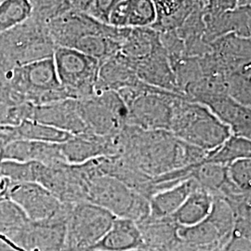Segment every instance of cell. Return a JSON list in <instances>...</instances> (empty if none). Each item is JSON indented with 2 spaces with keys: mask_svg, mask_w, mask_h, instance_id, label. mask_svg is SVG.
Instances as JSON below:
<instances>
[{
  "mask_svg": "<svg viewBox=\"0 0 251 251\" xmlns=\"http://www.w3.org/2000/svg\"><path fill=\"white\" fill-rule=\"evenodd\" d=\"M238 7H251V0H237Z\"/></svg>",
  "mask_w": 251,
  "mask_h": 251,
  "instance_id": "37",
  "label": "cell"
},
{
  "mask_svg": "<svg viewBox=\"0 0 251 251\" xmlns=\"http://www.w3.org/2000/svg\"><path fill=\"white\" fill-rule=\"evenodd\" d=\"M33 15L30 0H2L0 3V35L26 22Z\"/></svg>",
  "mask_w": 251,
  "mask_h": 251,
  "instance_id": "24",
  "label": "cell"
},
{
  "mask_svg": "<svg viewBox=\"0 0 251 251\" xmlns=\"http://www.w3.org/2000/svg\"><path fill=\"white\" fill-rule=\"evenodd\" d=\"M141 82L135 72L134 63L117 52L100 63L95 92L103 90L117 92L126 88L135 87Z\"/></svg>",
  "mask_w": 251,
  "mask_h": 251,
  "instance_id": "16",
  "label": "cell"
},
{
  "mask_svg": "<svg viewBox=\"0 0 251 251\" xmlns=\"http://www.w3.org/2000/svg\"><path fill=\"white\" fill-rule=\"evenodd\" d=\"M8 198L18 205L31 221L52 218L64 205L53 194L36 182L11 183Z\"/></svg>",
  "mask_w": 251,
  "mask_h": 251,
  "instance_id": "11",
  "label": "cell"
},
{
  "mask_svg": "<svg viewBox=\"0 0 251 251\" xmlns=\"http://www.w3.org/2000/svg\"><path fill=\"white\" fill-rule=\"evenodd\" d=\"M31 120L71 135L87 133L77 100L64 99L42 105H34Z\"/></svg>",
  "mask_w": 251,
  "mask_h": 251,
  "instance_id": "12",
  "label": "cell"
},
{
  "mask_svg": "<svg viewBox=\"0 0 251 251\" xmlns=\"http://www.w3.org/2000/svg\"><path fill=\"white\" fill-rule=\"evenodd\" d=\"M71 8L90 17L93 15L95 0H68Z\"/></svg>",
  "mask_w": 251,
  "mask_h": 251,
  "instance_id": "34",
  "label": "cell"
},
{
  "mask_svg": "<svg viewBox=\"0 0 251 251\" xmlns=\"http://www.w3.org/2000/svg\"><path fill=\"white\" fill-rule=\"evenodd\" d=\"M154 1H155V0H153V2H154Z\"/></svg>",
  "mask_w": 251,
  "mask_h": 251,
  "instance_id": "40",
  "label": "cell"
},
{
  "mask_svg": "<svg viewBox=\"0 0 251 251\" xmlns=\"http://www.w3.org/2000/svg\"><path fill=\"white\" fill-rule=\"evenodd\" d=\"M242 158H251V140L231 135L215 150L206 152L203 161L229 166Z\"/></svg>",
  "mask_w": 251,
  "mask_h": 251,
  "instance_id": "23",
  "label": "cell"
},
{
  "mask_svg": "<svg viewBox=\"0 0 251 251\" xmlns=\"http://www.w3.org/2000/svg\"><path fill=\"white\" fill-rule=\"evenodd\" d=\"M20 140L17 126L0 125V150L8 144Z\"/></svg>",
  "mask_w": 251,
  "mask_h": 251,
  "instance_id": "33",
  "label": "cell"
},
{
  "mask_svg": "<svg viewBox=\"0 0 251 251\" xmlns=\"http://www.w3.org/2000/svg\"><path fill=\"white\" fill-rule=\"evenodd\" d=\"M53 61L59 81L70 99H85L95 93L98 60L73 49L56 47Z\"/></svg>",
  "mask_w": 251,
  "mask_h": 251,
  "instance_id": "8",
  "label": "cell"
},
{
  "mask_svg": "<svg viewBox=\"0 0 251 251\" xmlns=\"http://www.w3.org/2000/svg\"></svg>",
  "mask_w": 251,
  "mask_h": 251,
  "instance_id": "41",
  "label": "cell"
},
{
  "mask_svg": "<svg viewBox=\"0 0 251 251\" xmlns=\"http://www.w3.org/2000/svg\"><path fill=\"white\" fill-rule=\"evenodd\" d=\"M128 28H146L156 24L158 14L153 0H126Z\"/></svg>",
  "mask_w": 251,
  "mask_h": 251,
  "instance_id": "27",
  "label": "cell"
},
{
  "mask_svg": "<svg viewBox=\"0 0 251 251\" xmlns=\"http://www.w3.org/2000/svg\"><path fill=\"white\" fill-rule=\"evenodd\" d=\"M77 101L87 133L114 137L128 125V110L117 91H97Z\"/></svg>",
  "mask_w": 251,
  "mask_h": 251,
  "instance_id": "9",
  "label": "cell"
},
{
  "mask_svg": "<svg viewBox=\"0 0 251 251\" xmlns=\"http://www.w3.org/2000/svg\"><path fill=\"white\" fill-rule=\"evenodd\" d=\"M206 107L230 128L232 135L251 140V107L237 102L229 95L212 100Z\"/></svg>",
  "mask_w": 251,
  "mask_h": 251,
  "instance_id": "18",
  "label": "cell"
},
{
  "mask_svg": "<svg viewBox=\"0 0 251 251\" xmlns=\"http://www.w3.org/2000/svg\"><path fill=\"white\" fill-rule=\"evenodd\" d=\"M116 136L101 137L92 133L72 135L61 144L63 157L68 164L78 165L96 158L116 156Z\"/></svg>",
  "mask_w": 251,
  "mask_h": 251,
  "instance_id": "13",
  "label": "cell"
},
{
  "mask_svg": "<svg viewBox=\"0 0 251 251\" xmlns=\"http://www.w3.org/2000/svg\"><path fill=\"white\" fill-rule=\"evenodd\" d=\"M9 96L16 103L42 105L70 99L55 69L53 57L36 61L6 73Z\"/></svg>",
  "mask_w": 251,
  "mask_h": 251,
  "instance_id": "3",
  "label": "cell"
},
{
  "mask_svg": "<svg viewBox=\"0 0 251 251\" xmlns=\"http://www.w3.org/2000/svg\"><path fill=\"white\" fill-rule=\"evenodd\" d=\"M69 206L64 204L63 209L52 218L30 221L13 248L19 251H63Z\"/></svg>",
  "mask_w": 251,
  "mask_h": 251,
  "instance_id": "10",
  "label": "cell"
},
{
  "mask_svg": "<svg viewBox=\"0 0 251 251\" xmlns=\"http://www.w3.org/2000/svg\"><path fill=\"white\" fill-rule=\"evenodd\" d=\"M212 204L213 196L205 189L197 186L171 218L176 225L181 227L198 225L209 215Z\"/></svg>",
  "mask_w": 251,
  "mask_h": 251,
  "instance_id": "20",
  "label": "cell"
},
{
  "mask_svg": "<svg viewBox=\"0 0 251 251\" xmlns=\"http://www.w3.org/2000/svg\"><path fill=\"white\" fill-rule=\"evenodd\" d=\"M43 164L37 162L0 161V174L11 183L36 182L40 179L44 169Z\"/></svg>",
  "mask_w": 251,
  "mask_h": 251,
  "instance_id": "26",
  "label": "cell"
},
{
  "mask_svg": "<svg viewBox=\"0 0 251 251\" xmlns=\"http://www.w3.org/2000/svg\"><path fill=\"white\" fill-rule=\"evenodd\" d=\"M3 199H7V198H2V197L0 196V201H1V200H3Z\"/></svg>",
  "mask_w": 251,
  "mask_h": 251,
  "instance_id": "38",
  "label": "cell"
},
{
  "mask_svg": "<svg viewBox=\"0 0 251 251\" xmlns=\"http://www.w3.org/2000/svg\"><path fill=\"white\" fill-rule=\"evenodd\" d=\"M1 1H2V0H0V3H1Z\"/></svg>",
  "mask_w": 251,
  "mask_h": 251,
  "instance_id": "39",
  "label": "cell"
},
{
  "mask_svg": "<svg viewBox=\"0 0 251 251\" xmlns=\"http://www.w3.org/2000/svg\"><path fill=\"white\" fill-rule=\"evenodd\" d=\"M20 140L51 144H63L72 135L33 120H25L17 126Z\"/></svg>",
  "mask_w": 251,
  "mask_h": 251,
  "instance_id": "25",
  "label": "cell"
},
{
  "mask_svg": "<svg viewBox=\"0 0 251 251\" xmlns=\"http://www.w3.org/2000/svg\"><path fill=\"white\" fill-rule=\"evenodd\" d=\"M37 162L46 166L68 164L63 157L61 144L18 140L0 150V161Z\"/></svg>",
  "mask_w": 251,
  "mask_h": 251,
  "instance_id": "14",
  "label": "cell"
},
{
  "mask_svg": "<svg viewBox=\"0 0 251 251\" xmlns=\"http://www.w3.org/2000/svg\"><path fill=\"white\" fill-rule=\"evenodd\" d=\"M115 219L107 210L90 202L70 204L63 251H90L107 233Z\"/></svg>",
  "mask_w": 251,
  "mask_h": 251,
  "instance_id": "7",
  "label": "cell"
},
{
  "mask_svg": "<svg viewBox=\"0 0 251 251\" xmlns=\"http://www.w3.org/2000/svg\"><path fill=\"white\" fill-rule=\"evenodd\" d=\"M31 220L9 198L0 201V237L12 247Z\"/></svg>",
  "mask_w": 251,
  "mask_h": 251,
  "instance_id": "22",
  "label": "cell"
},
{
  "mask_svg": "<svg viewBox=\"0 0 251 251\" xmlns=\"http://www.w3.org/2000/svg\"><path fill=\"white\" fill-rule=\"evenodd\" d=\"M10 180L0 174V196L2 198H8V192L10 188Z\"/></svg>",
  "mask_w": 251,
  "mask_h": 251,
  "instance_id": "35",
  "label": "cell"
},
{
  "mask_svg": "<svg viewBox=\"0 0 251 251\" xmlns=\"http://www.w3.org/2000/svg\"><path fill=\"white\" fill-rule=\"evenodd\" d=\"M227 93L232 99L251 107V66L225 74Z\"/></svg>",
  "mask_w": 251,
  "mask_h": 251,
  "instance_id": "28",
  "label": "cell"
},
{
  "mask_svg": "<svg viewBox=\"0 0 251 251\" xmlns=\"http://www.w3.org/2000/svg\"><path fill=\"white\" fill-rule=\"evenodd\" d=\"M134 68L138 78L144 84L181 94L178 89L171 62L162 44L152 54L136 62Z\"/></svg>",
  "mask_w": 251,
  "mask_h": 251,
  "instance_id": "15",
  "label": "cell"
},
{
  "mask_svg": "<svg viewBox=\"0 0 251 251\" xmlns=\"http://www.w3.org/2000/svg\"><path fill=\"white\" fill-rule=\"evenodd\" d=\"M197 186L194 179H189L154 193L149 199V217L152 219L170 218L179 209Z\"/></svg>",
  "mask_w": 251,
  "mask_h": 251,
  "instance_id": "19",
  "label": "cell"
},
{
  "mask_svg": "<svg viewBox=\"0 0 251 251\" xmlns=\"http://www.w3.org/2000/svg\"><path fill=\"white\" fill-rule=\"evenodd\" d=\"M170 131L180 141L206 152L215 150L232 135L208 108L183 95L175 100Z\"/></svg>",
  "mask_w": 251,
  "mask_h": 251,
  "instance_id": "2",
  "label": "cell"
},
{
  "mask_svg": "<svg viewBox=\"0 0 251 251\" xmlns=\"http://www.w3.org/2000/svg\"><path fill=\"white\" fill-rule=\"evenodd\" d=\"M33 6V17L44 23L72 9L68 0H30Z\"/></svg>",
  "mask_w": 251,
  "mask_h": 251,
  "instance_id": "30",
  "label": "cell"
},
{
  "mask_svg": "<svg viewBox=\"0 0 251 251\" xmlns=\"http://www.w3.org/2000/svg\"><path fill=\"white\" fill-rule=\"evenodd\" d=\"M144 247L139 225L130 220L116 218L107 233L90 251H135Z\"/></svg>",
  "mask_w": 251,
  "mask_h": 251,
  "instance_id": "17",
  "label": "cell"
},
{
  "mask_svg": "<svg viewBox=\"0 0 251 251\" xmlns=\"http://www.w3.org/2000/svg\"><path fill=\"white\" fill-rule=\"evenodd\" d=\"M87 202L100 206L118 219L140 224L149 218V199L129 188L121 180L95 172L89 181Z\"/></svg>",
  "mask_w": 251,
  "mask_h": 251,
  "instance_id": "6",
  "label": "cell"
},
{
  "mask_svg": "<svg viewBox=\"0 0 251 251\" xmlns=\"http://www.w3.org/2000/svg\"><path fill=\"white\" fill-rule=\"evenodd\" d=\"M117 155L156 178L196 165L206 152L180 141L168 130H145L127 125L116 136Z\"/></svg>",
  "mask_w": 251,
  "mask_h": 251,
  "instance_id": "1",
  "label": "cell"
},
{
  "mask_svg": "<svg viewBox=\"0 0 251 251\" xmlns=\"http://www.w3.org/2000/svg\"><path fill=\"white\" fill-rule=\"evenodd\" d=\"M117 92L128 110V125L145 130L170 131L174 103L181 94L157 89L144 82Z\"/></svg>",
  "mask_w": 251,
  "mask_h": 251,
  "instance_id": "5",
  "label": "cell"
},
{
  "mask_svg": "<svg viewBox=\"0 0 251 251\" xmlns=\"http://www.w3.org/2000/svg\"><path fill=\"white\" fill-rule=\"evenodd\" d=\"M161 46L159 33L152 27L129 28L119 52L135 63Z\"/></svg>",
  "mask_w": 251,
  "mask_h": 251,
  "instance_id": "21",
  "label": "cell"
},
{
  "mask_svg": "<svg viewBox=\"0 0 251 251\" xmlns=\"http://www.w3.org/2000/svg\"><path fill=\"white\" fill-rule=\"evenodd\" d=\"M220 251H251V238L233 233Z\"/></svg>",
  "mask_w": 251,
  "mask_h": 251,
  "instance_id": "32",
  "label": "cell"
},
{
  "mask_svg": "<svg viewBox=\"0 0 251 251\" xmlns=\"http://www.w3.org/2000/svg\"><path fill=\"white\" fill-rule=\"evenodd\" d=\"M55 45L44 22L31 17L0 35V69L3 72L53 57Z\"/></svg>",
  "mask_w": 251,
  "mask_h": 251,
  "instance_id": "4",
  "label": "cell"
},
{
  "mask_svg": "<svg viewBox=\"0 0 251 251\" xmlns=\"http://www.w3.org/2000/svg\"><path fill=\"white\" fill-rule=\"evenodd\" d=\"M0 251H16V250L7 241L0 238Z\"/></svg>",
  "mask_w": 251,
  "mask_h": 251,
  "instance_id": "36",
  "label": "cell"
},
{
  "mask_svg": "<svg viewBox=\"0 0 251 251\" xmlns=\"http://www.w3.org/2000/svg\"><path fill=\"white\" fill-rule=\"evenodd\" d=\"M228 177L243 193H251V158H242L227 167Z\"/></svg>",
  "mask_w": 251,
  "mask_h": 251,
  "instance_id": "29",
  "label": "cell"
},
{
  "mask_svg": "<svg viewBox=\"0 0 251 251\" xmlns=\"http://www.w3.org/2000/svg\"><path fill=\"white\" fill-rule=\"evenodd\" d=\"M119 1L121 0H95L92 18L107 25L109 15Z\"/></svg>",
  "mask_w": 251,
  "mask_h": 251,
  "instance_id": "31",
  "label": "cell"
}]
</instances>
